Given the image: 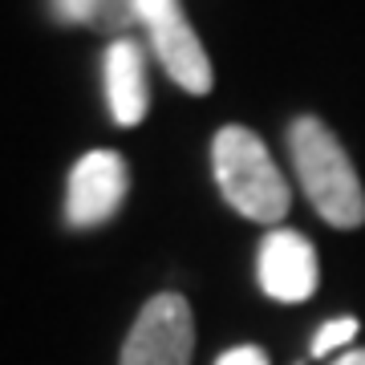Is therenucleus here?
Instances as JSON below:
<instances>
[{
    "label": "nucleus",
    "mask_w": 365,
    "mask_h": 365,
    "mask_svg": "<svg viewBox=\"0 0 365 365\" xmlns=\"http://www.w3.org/2000/svg\"><path fill=\"white\" fill-rule=\"evenodd\" d=\"M215 365H268V353H264L260 345H235V349H227Z\"/></svg>",
    "instance_id": "nucleus-10"
},
{
    "label": "nucleus",
    "mask_w": 365,
    "mask_h": 365,
    "mask_svg": "<svg viewBox=\"0 0 365 365\" xmlns=\"http://www.w3.org/2000/svg\"><path fill=\"white\" fill-rule=\"evenodd\" d=\"M195 353V317L179 292H158L146 300L118 365H191Z\"/></svg>",
    "instance_id": "nucleus-4"
},
{
    "label": "nucleus",
    "mask_w": 365,
    "mask_h": 365,
    "mask_svg": "<svg viewBox=\"0 0 365 365\" xmlns=\"http://www.w3.org/2000/svg\"><path fill=\"white\" fill-rule=\"evenodd\" d=\"M102 9H106V0H57V13L66 16V21H78V25L98 21Z\"/></svg>",
    "instance_id": "nucleus-9"
},
{
    "label": "nucleus",
    "mask_w": 365,
    "mask_h": 365,
    "mask_svg": "<svg viewBox=\"0 0 365 365\" xmlns=\"http://www.w3.org/2000/svg\"><path fill=\"white\" fill-rule=\"evenodd\" d=\"M130 9L146 25L150 45H155L163 69L170 73V81L182 86L187 93H211V86H215L211 61L203 53V41L191 29V21L182 16L179 0H130Z\"/></svg>",
    "instance_id": "nucleus-3"
},
{
    "label": "nucleus",
    "mask_w": 365,
    "mask_h": 365,
    "mask_svg": "<svg viewBox=\"0 0 365 365\" xmlns=\"http://www.w3.org/2000/svg\"><path fill=\"white\" fill-rule=\"evenodd\" d=\"M288 150H292V167L304 187L309 203L317 215L341 232H353L365 223V187L353 170L345 146L337 134L329 130L321 118L304 114L288 126Z\"/></svg>",
    "instance_id": "nucleus-1"
},
{
    "label": "nucleus",
    "mask_w": 365,
    "mask_h": 365,
    "mask_svg": "<svg viewBox=\"0 0 365 365\" xmlns=\"http://www.w3.org/2000/svg\"><path fill=\"white\" fill-rule=\"evenodd\" d=\"M106 98L118 126H138L146 118V61L138 41H114L106 49Z\"/></svg>",
    "instance_id": "nucleus-7"
},
{
    "label": "nucleus",
    "mask_w": 365,
    "mask_h": 365,
    "mask_svg": "<svg viewBox=\"0 0 365 365\" xmlns=\"http://www.w3.org/2000/svg\"><path fill=\"white\" fill-rule=\"evenodd\" d=\"M353 333H357V321L353 317H341V321H329L321 333H317L313 341V357H329L333 349H341V345H349Z\"/></svg>",
    "instance_id": "nucleus-8"
},
{
    "label": "nucleus",
    "mask_w": 365,
    "mask_h": 365,
    "mask_svg": "<svg viewBox=\"0 0 365 365\" xmlns=\"http://www.w3.org/2000/svg\"><path fill=\"white\" fill-rule=\"evenodd\" d=\"M333 365H365V349H353V353H345V357H337Z\"/></svg>",
    "instance_id": "nucleus-11"
},
{
    "label": "nucleus",
    "mask_w": 365,
    "mask_h": 365,
    "mask_svg": "<svg viewBox=\"0 0 365 365\" xmlns=\"http://www.w3.org/2000/svg\"><path fill=\"white\" fill-rule=\"evenodd\" d=\"M211 167L223 199L252 223H280L288 215L292 191L276 170L268 146L248 126H223L211 143Z\"/></svg>",
    "instance_id": "nucleus-2"
},
{
    "label": "nucleus",
    "mask_w": 365,
    "mask_h": 365,
    "mask_svg": "<svg viewBox=\"0 0 365 365\" xmlns=\"http://www.w3.org/2000/svg\"><path fill=\"white\" fill-rule=\"evenodd\" d=\"M130 191L126 163L114 150H90L81 155L69 170V199H66V220L78 232H93L118 215L122 199Z\"/></svg>",
    "instance_id": "nucleus-5"
},
{
    "label": "nucleus",
    "mask_w": 365,
    "mask_h": 365,
    "mask_svg": "<svg viewBox=\"0 0 365 365\" xmlns=\"http://www.w3.org/2000/svg\"><path fill=\"white\" fill-rule=\"evenodd\" d=\"M321 268H317V252L300 232L276 227L264 235L260 244V288L280 304H297L317 292Z\"/></svg>",
    "instance_id": "nucleus-6"
}]
</instances>
